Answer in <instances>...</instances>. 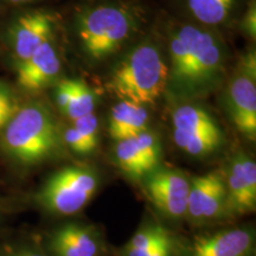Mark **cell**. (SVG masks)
Masks as SVG:
<instances>
[{"instance_id": "6da1fadb", "label": "cell", "mask_w": 256, "mask_h": 256, "mask_svg": "<svg viewBox=\"0 0 256 256\" xmlns=\"http://www.w3.org/2000/svg\"><path fill=\"white\" fill-rule=\"evenodd\" d=\"M62 145L58 124L49 107L30 101L18 107L0 132V147L8 158L20 168L46 162Z\"/></svg>"}, {"instance_id": "7a4b0ae2", "label": "cell", "mask_w": 256, "mask_h": 256, "mask_svg": "<svg viewBox=\"0 0 256 256\" xmlns=\"http://www.w3.org/2000/svg\"><path fill=\"white\" fill-rule=\"evenodd\" d=\"M171 76L188 89L212 82L222 69V52L212 34L191 25L182 28L172 38Z\"/></svg>"}, {"instance_id": "3957f363", "label": "cell", "mask_w": 256, "mask_h": 256, "mask_svg": "<svg viewBox=\"0 0 256 256\" xmlns=\"http://www.w3.org/2000/svg\"><path fill=\"white\" fill-rule=\"evenodd\" d=\"M168 78V66L156 48L142 44L122 60L112 74L108 88L121 100L151 104L162 94Z\"/></svg>"}, {"instance_id": "277c9868", "label": "cell", "mask_w": 256, "mask_h": 256, "mask_svg": "<svg viewBox=\"0 0 256 256\" xmlns=\"http://www.w3.org/2000/svg\"><path fill=\"white\" fill-rule=\"evenodd\" d=\"M98 188L94 170L86 166H66L46 179L37 192L40 206L52 214L70 216L81 211Z\"/></svg>"}, {"instance_id": "5b68a950", "label": "cell", "mask_w": 256, "mask_h": 256, "mask_svg": "<svg viewBox=\"0 0 256 256\" xmlns=\"http://www.w3.org/2000/svg\"><path fill=\"white\" fill-rule=\"evenodd\" d=\"M133 30L132 17L122 8L100 6L82 16L78 36L92 58L102 60L115 52Z\"/></svg>"}, {"instance_id": "8992f818", "label": "cell", "mask_w": 256, "mask_h": 256, "mask_svg": "<svg viewBox=\"0 0 256 256\" xmlns=\"http://www.w3.org/2000/svg\"><path fill=\"white\" fill-rule=\"evenodd\" d=\"M172 136L182 151L206 156L223 144V132L211 115L200 106L184 104L172 113Z\"/></svg>"}, {"instance_id": "52a82bcc", "label": "cell", "mask_w": 256, "mask_h": 256, "mask_svg": "<svg viewBox=\"0 0 256 256\" xmlns=\"http://www.w3.org/2000/svg\"><path fill=\"white\" fill-rule=\"evenodd\" d=\"M256 60L255 54L243 57L238 74L230 82L226 94L232 122L249 140L256 138Z\"/></svg>"}, {"instance_id": "ba28073f", "label": "cell", "mask_w": 256, "mask_h": 256, "mask_svg": "<svg viewBox=\"0 0 256 256\" xmlns=\"http://www.w3.org/2000/svg\"><path fill=\"white\" fill-rule=\"evenodd\" d=\"M190 179L177 170H154L146 179V192L152 203L172 220L186 215Z\"/></svg>"}, {"instance_id": "9c48e42d", "label": "cell", "mask_w": 256, "mask_h": 256, "mask_svg": "<svg viewBox=\"0 0 256 256\" xmlns=\"http://www.w3.org/2000/svg\"><path fill=\"white\" fill-rule=\"evenodd\" d=\"M228 209L226 182L218 172H210L191 179L186 216L192 222L215 220Z\"/></svg>"}, {"instance_id": "30bf717a", "label": "cell", "mask_w": 256, "mask_h": 256, "mask_svg": "<svg viewBox=\"0 0 256 256\" xmlns=\"http://www.w3.org/2000/svg\"><path fill=\"white\" fill-rule=\"evenodd\" d=\"M54 19L46 12L20 16L8 31V43L17 64L28 60L44 43L52 40Z\"/></svg>"}, {"instance_id": "8fae6325", "label": "cell", "mask_w": 256, "mask_h": 256, "mask_svg": "<svg viewBox=\"0 0 256 256\" xmlns=\"http://www.w3.org/2000/svg\"><path fill=\"white\" fill-rule=\"evenodd\" d=\"M229 209L238 214L250 212L256 206V164L250 156H236L226 178Z\"/></svg>"}, {"instance_id": "7c38bea8", "label": "cell", "mask_w": 256, "mask_h": 256, "mask_svg": "<svg viewBox=\"0 0 256 256\" xmlns=\"http://www.w3.org/2000/svg\"><path fill=\"white\" fill-rule=\"evenodd\" d=\"M60 70V60L51 40L17 64V82L25 90L38 92L55 81Z\"/></svg>"}, {"instance_id": "4fadbf2b", "label": "cell", "mask_w": 256, "mask_h": 256, "mask_svg": "<svg viewBox=\"0 0 256 256\" xmlns=\"http://www.w3.org/2000/svg\"><path fill=\"white\" fill-rule=\"evenodd\" d=\"M54 256H98L101 242L90 226L68 223L52 232L49 243Z\"/></svg>"}, {"instance_id": "5bb4252c", "label": "cell", "mask_w": 256, "mask_h": 256, "mask_svg": "<svg viewBox=\"0 0 256 256\" xmlns=\"http://www.w3.org/2000/svg\"><path fill=\"white\" fill-rule=\"evenodd\" d=\"M252 246L254 236L250 232L234 229L198 240L191 256H249Z\"/></svg>"}, {"instance_id": "9a60e30c", "label": "cell", "mask_w": 256, "mask_h": 256, "mask_svg": "<svg viewBox=\"0 0 256 256\" xmlns=\"http://www.w3.org/2000/svg\"><path fill=\"white\" fill-rule=\"evenodd\" d=\"M56 104L69 120L75 121L94 113L96 95L82 80H63L57 84Z\"/></svg>"}, {"instance_id": "2e32d148", "label": "cell", "mask_w": 256, "mask_h": 256, "mask_svg": "<svg viewBox=\"0 0 256 256\" xmlns=\"http://www.w3.org/2000/svg\"><path fill=\"white\" fill-rule=\"evenodd\" d=\"M150 115L144 106L121 100L113 107L110 119V133L113 139L122 140L147 130Z\"/></svg>"}, {"instance_id": "e0dca14e", "label": "cell", "mask_w": 256, "mask_h": 256, "mask_svg": "<svg viewBox=\"0 0 256 256\" xmlns=\"http://www.w3.org/2000/svg\"><path fill=\"white\" fill-rule=\"evenodd\" d=\"M115 162L130 178H142L156 170L140 148L136 136L118 140L114 147Z\"/></svg>"}, {"instance_id": "ac0fdd59", "label": "cell", "mask_w": 256, "mask_h": 256, "mask_svg": "<svg viewBox=\"0 0 256 256\" xmlns=\"http://www.w3.org/2000/svg\"><path fill=\"white\" fill-rule=\"evenodd\" d=\"M235 0H188L192 14L204 24H218L228 17Z\"/></svg>"}, {"instance_id": "d6986e66", "label": "cell", "mask_w": 256, "mask_h": 256, "mask_svg": "<svg viewBox=\"0 0 256 256\" xmlns=\"http://www.w3.org/2000/svg\"><path fill=\"white\" fill-rule=\"evenodd\" d=\"M170 234L166 229L158 224H148L134 234L132 238L124 248V256L140 254L146 252L162 240L168 238Z\"/></svg>"}, {"instance_id": "ffe728a7", "label": "cell", "mask_w": 256, "mask_h": 256, "mask_svg": "<svg viewBox=\"0 0 256 256\" xmlns=\"http://www.w3.org/2000/svg\"><path fill=\"white\" fill-rule=\"evenodd\" d=\"M63 142L68 145L72 151L78 154H89L95 150V147L76 130L75 127H68L63 133Z\"/></svg>"}, {"instance_id": "44dd1931", "label": "cell", "mask_w": 256, "mask_h": 256, "mask_svg": "<svg viewBox=\"0 0 256 256\" xmlns=\"http://www.w3.org/2000/svg\"><path fill=\"white\" fill-rule=\"evenodd\" d=\"M72 126L82 134L92 146L98 145V121L94 113L87 114L80 119L72 121Z\"/></svg>"}, {"instance_id": "7402d4cb", "label": "cell", "mask_w": 256, "mask_h": 256, "mask_svg": "<svg viewBox=\"0 0 256 256\" xmlns=\"http://www.w3.org/2000/svg\"><path fill=\"white\" fill-rule=\"evenodd\" d=\"M172 255V240L171 236L168 238L162 240V242L156 243L146 252H140V254L128 255V256H171Z\"/></svg>"}, {"instance_id": "603a6c76", "label": "cell", "mask_w": 256, "mask_h": 256, "mask_svg": "<svg viewBox=\"0 0 256 256\" xmlns=\"http://www.w3.org/2000/svg\"><path fill=\"white\" fill-rule=\"evenodd\" d=\"M17 104L12 95V92L6 87L4 83L0 82V110L2 112H14L17 110Z\"/></svg>"}, {"instance_id": "cb8c5ba5", "label": "cell", "mask_w": 256, "mask_h": 256, "mask_svg": "<svg viewBox=\"0 0 256 256\" xmlns=\"http://www.w3.org/2000/svg\"><path fill=\"white\" fill-rule=\"evenodd\" d=\"M242 28L252 38H255L256 36V10L255 5L248 8L247 14H246L242 22Z\"/></svg>"}, {"instance_id": "d4e9b609", "label": "cell", "mask_w": 256, "mask_h": 256, "mask_svg": "<svg viewBox=\"0 0 256 256\" xmlns=\"http://www.w3.org/2000/svg\"><path fill=\"white\" fill-rule=\"evenodd\" d=\"M2 256H48V255L44 254L43 252L37 250V249L26 247V248L14 249V250L6 252V254Z\"/></svg>"}, {"instance_id": "484cf974", "label": "cell", "mask_w": 256, "mask_h": 256, "mask_svg": "<svg viewBox=\"0 0 256 256\" xmlns=\"http://www.w3.org/2000/svg\"><path fill=\"white\" fill-rule=\"evenodd\" d=\"M14 114V113H12V112H2V110H0V132H2V130L5 127V124L8 122V120L11 119V116Z\"/></svg>"}, {"instance_id": "4316f807", "label": "cell", "mask_w": 256, "mask_h": 256, "mask_svg": "<svg viewBox=\"0 0 256 256\" xmlns=\"http://www.w3.org/2000/svg\"><path fill=\"white\" fill-rule=\"evenodd\" d=\"M6 2H11V4L14 5H20V4H26V2H31L34 0H6Z\"/></svg>"}]
</instances>
